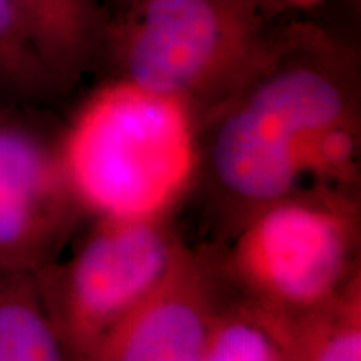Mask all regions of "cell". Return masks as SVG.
<instances>
[{
	"mask_svg": "<svg viewBox=\"0 0 361 361\" xmlns=\"http://www.w3.org/2000/svg\"><path fill=\"white\" fill-rule=\"evenodd\" d=\"M360 59L322 27H271L255 66L202 126L207 174L241 226L300 191L311 146L328 130L360 126Z\"/></svg>",
	"mask_w": 361,
	"mask_h": 361,
	"instance_id": "6da1fadb",
	"label": "cell"
},
{
	"mask_svg": "<svg viewBox=\"0 0 361 361\" xmlns=\"http://www.w3.org/2000/svg\"><path fill=\"white\" fill-rule=\"evenodd\" d=\"M59 142L80 207L99 219L164 218L201 168L188 107L119 78L80 106Z\"/></svg>",
	"mask_w": 361,
	"mask_h": 361,
	"instance_id": "7a4b0ae2",
	"label": "cell"
},
{
	"mask_svg": "<svg viewBox=\"0 0 361 361\" xmlns=\"http://www.w3.org/2000/svg\"><path fill=\"white\" fill-rule=\"evenodd\" d=\"M273 22L256 0H137L109 17L116 78L188 107L197 129L255 66Z\"/></svg>",
	"mask_w": 361,
	"mask_h": 361,
	"instance_id": "3957f363",
	"label": "cell"
},
{
	"mask_svg": "<svg viewBox=\"0 0 361 361\" xmlns=\"http://www.w3.org/2000/svg\"><path fill=\"white\" fill-rule=\"evenodd\" d=\"M358 246L353 197L313 188L251 214L223 264L239 293L293 314L335 295L358 273Z\"/></svg>",
	"mask_w": 361,
	"mask_h": 361,
	"instance_id": "277c9868",
	"label": "cell"
},
{
	"mask_svg": "<svg viewBox=\"0 0 361 361\" xmlns=\"http://www.w3.org/2000/svg\"><path fill=\"white\" fill-rule=\"evenodd\" d=\"M99 221L69 261L56 259L35 269L67 360H89L183 246L166 216Z\"/></svg>",
	"mask_w": 361,
	"mask_h": 361,
	"instance_id": "5b68a950",
	"label": "cell"
},
{
	"mask_svg": "<svg viewBox=\"0 0 361 361\" xmlns=\"http://www.w3.org/2000/svg\"><path fill=\"white\" fill-rule=\"evenodd\" d=\"M59 139L20 112H0V268L56 261L84 213Z\"/></svg>",
	"mask_w": 361,
	"mask_h": 361,
	"instance_id": "8992f818",
	"label": "cell"
},
{
	"mask_svg": "<svg viewBox=\"0 0 361 361\" xmlns=\"http://www.w3.org/2000/svg\"><path fill=\"white\" fill-rule=\"evenodd\" d=\"M229 281L223 261L180 246L166 273L89 361H201L211 324L229 300Z\"/></svg>",
	"mask_w": 361,
	"mask_h": 361,
	"instance_id": "52a82bcc",
	"label": "cell"
},
{
	"mask_svg": "<svg viewBox=\"0 0 361 361\" xmlns=\"http://www.w3.org/2000/svg\"><path fill=\"white\" fill-rule=\"evenodd\" d=\"M17 4L57 92H69L101 62L109 13L101 0Z\"/></svg>",
	"mask_w": 361,
	"mask_h": 361,
	"instance_id": "ba28073f",
	"label": "cell"
},
{
	"mask_svg": "<svg viewBox=\"0 0 361 361\" xmlns=\"http://www.w3.org/2000/svg\"><path fill=\"white\" fill-rule=\"evenodd\" d=\"M279 314L291 361L361 360L360 271L322 303L293 314Z\"/></svg>",
	"mask_w": 361,
	"mask_h": 361,
	"instance_id": "9c48e42d",
	"label": "cell"
},
{
	"mask_svg": "<svg viewBox=\"0 0 361 361\" xmlns=\"http://www.w3.org/2000/svg\"><path fill=\"white\" fill-rule=\"evenodd\" d=\"M67 360L34 269L0 268V361Z\"/></svg>",
	"mask_w": 361,
	"mask_h": 361,
	"instance_id": "30bf717a",
	"label": "cell"
},
{
	"mask_svg": "<svg viewBox=\"0 0 361 361\" xmlns=\"http://www.w3.org/2000/svg\"><path fill=\"white\" fill-rule=\"evenodd\" d=\"M201 361H291L278 311L239 293L216 314Z\"/></svg>",
	"mask_w": 361,
	"mask_h": 361,
	"instance_id": "8fae6325",
	"label": "cell"
},
{
	"mask_svg": "<svg viewBox=\"0 0 361 361\" xmlns=\"http://www.w3.org/2000/svg\"><path fill=\"white\" fill-rule=\"evenodd\" d=\"M57 94L17 0H0V97L45 101Z\"/></svg>",
	"mask_w": 361,
	"mask_h": 361,
	"instance_id": "7c38bea8",
	"label": "cell"
},
{
	"mask_svg": "<svg viewBox=\"0 0 361 361\" xmlns=\"http://www.w3.org/2000/svg\"><path fill=\"white\" fill-rule=\"evenodd\" d=\"M256 2L266 19L273 22L283 16L310 11L324 0H256Z\"/></svg>",
	"mask_w": 361,
	"mask_h": 361,
	"instance_id": "4fadbf2b",
	"label": "cell"
},
{
	"mask_svg": "<svg viewBox=\"0 0 361 361\" xmlns=\"http://www.w3.org/2000/svg\"><path fill=\"white\" fill-rule=\"evenodd\" d=\"M114 2H116V6H117V11H123V8L130 6V4L137 2V0H114Z\"/></svg>",
	"mask_w": 361,
	"mask_h": 361,
	"instance_id": "5bb4252c",
	"label": "cell"
}]
</instances>
